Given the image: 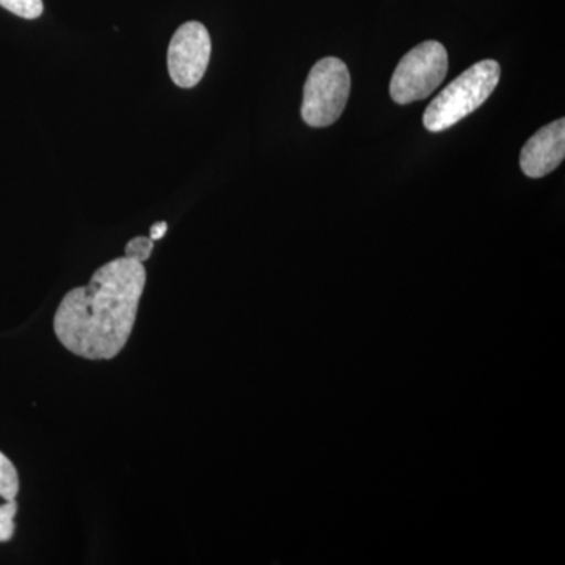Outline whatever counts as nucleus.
<instances>
[{
    "label": "nucleus",
    "instance_id": "obj_1",
    "mask_svg": "<svg viewBox=\"0 0 565 565\" xmlns=\"http://www.w3.org/2000/svg\"><path fill=\"white\" fill-rule=\"evenodd\" d=\"M145 282L143 263L128 256L99 267L55 311L54 332L63 348L82 359H115L131 338Z\"/></svg>",
    "mask_w": 565,
    "mask_h": 565
},
{
    "label": "nucleus",
    "instance_id": "obj_2",
    "mask_svg": "<svg viewBox=\"0 0 565 565\" xmlns=\"http://www.w3.org/2000/svg\"><path fill=\"white\" fill-rule=\"evenodd\" d=\"M501 77L500 63L482 61L463 71L424 111V128L441 132L478 110L490 98Z\"/></svg>",
    "mask_w": 565,
    "mask_h": 565
},
{
    "label": "nucleus",
    "instance_id": "obj_3",
    "mask_svg": "<svg viewBox=\"0 0 565 565\" xmlns=\"http://www.w3.org/2000/svg\"><path fill=\"white\" fill-rule=\"evenodd\" d=\"M351 93V73L343 61L326 57L313 66L303 87L302 118L311 128L340 120Z\"/></svg>",
    "mask_w": 565,
    "mask_h": 565
},
{
    "label": "nucleus",
    "instance_id": "obj_4",
    "mask_svg": "<svg viewBox=\"0 0 565 565\" xmlns=\"http://www.w3.org/2000/svg\"><path fill=\"white\" fill-rule=\"evenodd\" d=\"M448 73V52L438 41H424L404 55L394 70L390 95L405 106L433 95Z\"/></svg>",
    "mask_w": 565,
    "mask_h": 565
},
{
    "label": "nucleus",
    "instance_id": "obj_5",
    "mask_svg": "<svg viewBox=\"0 0 565 565\" xmlns=\"http://www.w3.org/2000/svg\"><path fill=\"white\" fill-rule=\"evenodd\" d=\"M211 58V36L200 22L182 24L169 46V73L178 87L192 88L203 79Z\"/></svg>",
    "mask_w": 565,
    "mask_h": 565
},
{
    "label": "nucleus",
    "instance_id": "obj_6",
    "mask_svg": "<svg viewBox=\"0 0 565 565\" xmlns=\"http://www.w3.org/2000/svg\"><path fill=\"white\" fill-rule=\"evenodd\" d=\"M565 158V120L539 129L520 152V167L527 178L539 180L555 172Z\"/></svg>",
    "mask_w": 565,
    "mask_h": 565
},
{
    "label": "nucleus",
    "instance_id": "obj_7",
    "mask_svg": "<svg viewBox=\"0 0 565 565\" xmlns=\"http://www.w3.org/2000/svg\"><path fill=\"white\" fill-rule=\"evenodd\" d=\"M20 476L13 462L0 452V544L11 541L14 534V516L18 514L17 497Z\"/></svg>",
    "mask_w": 565,
    "mask_h": 565
},
{
    "label": "nucleus",
    "instance_id": "obj_8",
    "mask_svg": "<svg viewBox=\"0 0 565 565\" xmlns=\"http://www.w3.org/2000/svg\"><path fill=\"white\" fill-rule=\"evenodd\" d=\"M0 7L24 20H36L43 13V0H0Z\"/></svg>",
    "mask_w": 565,
    "mask_h": 565
},
{
    "label": "nucleus",
    "instance_id": "obj_9",
    "mask_svg": "<svg viewBox=\"0 0 565 565\" xmlns=\"http://www.w3.org/2000/svg\"><path fill=\"white\" fill-rule=\"evenodd\" d=\"M152 248H154V241L151 237H134L129 241L125 248V256L136 259V262L145 263L151 256Z\"/></svg>",
    "mask_w": 565,
    "mask_h": 565
},
{
    "label": "nucleus",
    "instance_id": "obj_10",
    "mask_svg": "<svg viewBox=\"0 0 565 565\" xmlns=\"http://www.w3.org/2000/svg\"><path fill=\"white\" fill-rule=\"evenodd\" d=\"M167 230H169V225L167 222H158L151 226L150 237L152 241L162 239L166 236Z\"/></svg>",
    "mask_w": 565,
    "mask_h": 565
}]
</instances>
